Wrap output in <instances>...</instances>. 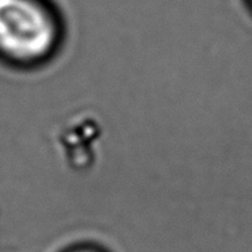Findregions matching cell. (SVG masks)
Returning <instances> with one entry per match:
<instances>
[{
	"mask_svg": "<svg viewBox=\"0 0 252 252\" xmlns=\"http://www.w3.org/2000/svg\"><path fill=\"white\" fill-rule=\"evenodd\" d=\"M65 252H106V251H103L102 248H99V247H95V246H76V247H73V248L66 250Z\"/></svg>",
	"mask_w": 252,
	"mask_h": 252,
	"instance_id": "cell-2",
	"label": "cell"
},
{
	"mask_svg": "<svg viewBox=\"0 0 252 252\" xmlns=\"http://www.w3.org/2000/svg\"><path fill=\"white\" fill-rule=\"evenodd\" d=\"M64 26L49 0H0V60L18 68L49 61L60 49Z\"/></svg>",
	"mask_w": 252,
	"mask_h": 252,
	"instance_id": "cell-1",
	"label": "cell"
}]
</instances>
